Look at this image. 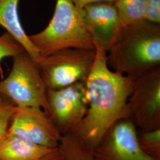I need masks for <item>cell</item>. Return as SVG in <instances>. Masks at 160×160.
I'll return each instance as SVG.
<instances>
[{
  "mask_svg": "<svg viewBox=\"0 0 160 160\" xmlns=\"http://www.w3.org/2000/svg\"><path fill=\"white\" fill-rule=\"evenodd\" d=\"M47 88L36 63L24 51L13 57L10 74L0 81V92L17 106L37 107L46 113Z\"/></svg>",
  "mask_w": 160,
  "mask_h": 160,
  "instance_id": "5b68a950",
  "label": "cell"
},
{
  "mask_svg": "<svg viewBox=\"0 0 160 160\" xmlns=\"http://www.w3.org/2000/svg\"><path fill=\"white\" fill-rule=\"evenodd\" d=\"M82 10L95 47H103L108 52L123 28L114 4L97 2L86 6Z\"/></svg>",
  "mask_w": 160,
  "mask_h": 160,
  "instance_id": "30bf717a",
  "label": "cell"
},
{
  "mask_svg": "<svg viewBox=\"0 0 160 160\" xmlns=\"http://www.w3.org/2000/svg\"><path fill=\"white\" fill-rule=\"evenodd\" d=\"M137 132L131 119L118 121L94 149V160H155L141 148Z\"/></svg>",
  "mask_w": 160,
  "mask_h": 160,
  "instance_id": "ba28073f",
  "label": "cell"
},
{
  "mask_svg": "<svg viewBox=\"0 0 160 160\" xmlns=\"http://www.w3.org/2000/svg\"><path fill=\"white\" fill-rule=\"evenodd\" d=\"M113 4L123 26L145 20V0H116Z\"/></svg>",
  "mask_w": 160,
  "mask_h": 160,
  "instance_id": "5bb4252c",
  "label": "cell"
},
{
  "mask_svg": "<svg viewBox=\"0 0 160 160\" xmlns=\"http://www.w3.org/2000/svg\"><path fill=\"white\" fill-rule=\"evenodd\" d=\"M107 63L133 80L160 67V24L143 20L123 26L109 48Z\"/></svg>",
  "mask_w": 160,
  "mask_h": 160,
  "instance_id": "7a4b0ae2",
  "label": "cell"
},
{
  "mask_svg": "<svg viewBox=\"0 0 160 160\" xmlns=\"http://www.w3.org/2000/svg\"><path fill=\"white\" fill-rule=\"evenodd\" d=\"M72 3L74 4L75 6L78 8V9L82 10L86 6L97 3V2H113L116 0H71Z\"/></svg>",
  "mask_w": 160,
  "mask_h": 160,
  "instance_id": "ffe728a7",
  "label": "cell"
},
{
  "mask_svg": "<svg viewBox=\"0 0 160 160\" xmlns=\"http://www.w3.org/2000/svg\"><path fill=\"white\" fill-rule=\"evenodd\" d=\"M129 119L141 131L160 129V67L133 80Z\"/></svg>",
  "mask_w": 160,
  "mask_h": 160,
  "instance_id": "52a82bcc",
  "label": "cell"
},
{
  "mask_svg": "<svg viewBox=\"0 0 160 160\" xmlns=\"http://www.w3.org/2000/svg\"><path fill=\"white\" fill-rule=\"evenodd\" d=\"M19 0H0V25L17 40L36 63L42 57L29 39L20 22L18 13Z\"/></svg>",
  "mask_w": 160,
  "mask_h": 160,
  "instance_id": "8fae6325",
  "label": "cell"
},
{
  "mask_svg": "<svg viewBox=\"0 0 160 160\" xmlns=\"http://www.w3.org/2000/svg\"><path fill=\"white\" fill-rule=\"evenodd\" d=\"M51 149L8 132L0 141V160H39Z\"/></svg>",
  "mask_w": 160,
  "mask_h": 160,
  "instance_id": "7c38bea8",
  "label": "cell"
},
{
  "mask_svg": "<svg viewBox=\"0 0 160 160\" xmlns=\"http://www.w3.org/2000/svg\"><path fill=\"white\" fill-rule=\"evenodd\" d=\"M39 160H63L59 147L50 149Z\"/></svg>",
  "mask_w": 160,
  "mask_h": 160,
  "instance_id": "d6986e66",
  "label": "cell"
},
{
  "mask_svg": "<svg viewBox=\"0 0 160 160\" xmlns=\"http://www.w3.org/2000/svg\"><path fill=\"white\" fill-rule=\"evenodd\" d=\"M16 104L0 92V141L8 132Z\"/></svg>",
  "mask_w": 160,
  "mask_h": 160,
  "instance_id": "2e32d148",
  "label": "cell"
},
{
  "mask_svg": "<svg viewBox=\"0 0 160 160\" xmlns=\"http://www.w3.org/2000/svg\"><path fill=\"white\" fill-rule=\"evenodd\" d=\"M47 114L61 135L74 133L86 116L88 96L86 83L78 82L59 90L47 89Z\"/></svg>",
  "mask_w": 160,
  "mask_h": 160,
  "instance_id": "8992f818",
  "label": "cell"
},
{
  "mask_svg": "<svg viewBox=\"0 0 160 160\" xmlns=\"http://www.w3.org/2000/svg\"><path fill=\"white\" fill-rule=\"evenodd\" d=\"M58 147L63 160H94V149L74 133L62 135Z\"/></svg>",
  "mask_w": 160,
  "mask_h": 160,
  "instance_id": "4fadbf2b",
  "label": "cell"
},
{
  "mask_svg": "<svg viewBox=\"0 0 160 160\" xmlns=\"http://www.w3.org/2000/svg\"><path fill=\"white\" fill-rule=\"evenodd\" d=\"M96 57V49L67 48L36 63L47 89L59 90L78 82L86 83Z\"/></svg>",
  "mask_w": 160,
  "mask_h": 160,
  "instance_id": "277c9868",
  "label": "cell"
},
{
  "mask_svg": "<svg viewBox=\"0 0 160 160\" xmlns=\"http://www.w3.org/2000/svg\"><path fill=\"white\" fill-rule=\"evenodd\" d=\"M29 38L43 57L67 48L96 49L82 9L77 8L71 0H57L48 26Z\"/></svg>",
  "mask_w": 160,
  "mask_h": 160,
  "instance_id": "3957f363",
  "label": "cell"
},
{
  "mask_svg": "<svg viewBox=\"0 0 160 160\" xmlns=\"http://www.w3.org/2000/svg\"><path fill=\"white\" fill-rule=\"evenodd\" d=\"M144 20L160 24V0H145Z\"/></svg>",
  "mask_w": 160,
  "mask_h": 160,
  "instance_id": "ac0fdd59",
  "label": "cell"
},
{
  "mask_svg": "<svg viewBox=\"0 0 160 160\" xmlns=\"http://www.w3.org/2000/svg\"><path fill=\"white\" fill-rule=\"evenodd\" d=\"M138 143L143 152L155 160H160V129L137 132Z\"/></svg>",
  "mask_w": 160,
  "mask_h": 160,
  "instance_id": "9a60e30c",
  "label": "cell"
},
{
  "mask_svg": "<svg viewBox=\"0 0 160 160\" xmlns=\"http://www.w3.org/2000/svg\"><path fill=\"white\" fill-rule=\"evenodd\" d=\"M107 51L96 46V57L86 81L88 107L74 134L94 149L116 122L129 119L128 100L133 80L112 71L107 63Z\"/></svg>",
  "mask_w": 160,
  "mask_h": 160,
  "instance_id": "6da1fadb",
  "label": "cell"
},
{
  "mask_svg": "<svg viewBox=\"0 0 160 160\" xmlns=\"http://www.w3.org/2000/svg\"><path fill=\"white\" fill-rule=\"evenodd\" d=\"M24 51L25 50L22 46L8 32L0 36V63L4 58L14 57Z\"/></svg>",
  "mask_w": 160,
  "mask_h": 160,
  "instance_id": "e0dca14e",
  "label": "cell"
},
{
  "mask_svg": "<svg viewBox=\"0 0 160 160\" xmlns=\"http://www.w3.org/2000/svg\"><path fill=\"white\" fill-rule=\"evenodd\" d=\"M8 132L49 148L58 147L62 137L46 112L37 107L16 106Z\"/></svg>",
  "mask_w": 160,
  "mask_h": 160,
  "instance_id": "9c48e42d",
  "label": "cell"
}]
</instances>
